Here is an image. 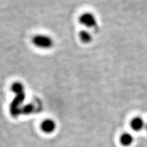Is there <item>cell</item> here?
Masks as SVG:
<instances>
[{
	"mask_svg": "<svg viewBox=\"0 0 147 147\" xmlns=\"http://www.w3.org/2000/svg\"><path fill=\"white\" fill-rule=\"evenodd\" d=\"M32 44L35 47L42 50H49L54 46V40L52 37L47 34H36L32 38Z\"/></svg>",
	"mask_w": 147,
	"mask_h": 147,
	"instance_id": "obj_1",
	"label": "cell"
},
{
	"mask_svg": "<svg viewBox=\"0 0 147 147\" xmlns=\"http://www.w3.org/2000/svg\"><path fill=\"white\" fill-rule=\"evenodd\" d=\"M79 23L87 29H95L97 27L95 16L91 12H84L79 16Z\"/></svg>",
	"mask_w": 147,
	"mask_h": 147,
	"instance_id": "obj_2",
	"label": "cell"
},
{
	"mask_svg": "<svg viewBox=\"0 0 147 147\" xmlns=\"http://www.w3.org/2000/svg\"><path fill=\"white\" fill-rule=\"evenodd\" d=\"M40 128L44 133L51 134L56 130L57 123L52 119H46L40 124Z\"/></svg>",
	"mask_w": 147,
	"mask_h": 147,
	"instance_id": "obj_3",
	"label": "cell"
},
{
	"mask_svg": "<svg viewBox=\"0 0 147 147\" xmlns=\"http://www.w3.org/2000/svg\"><path fill=\"white\" fill-rule=\"evenodd\" d=\"M146 123L144 119L140 117H136L131 119L130 127L136 131H140L146 127Z\"/></svg>",
	"mask_w": 147,
	"mask_h": 147,
	"instance_id": "obj_4",
	"label": "cell"
},
{
	"mask_svg": "<svg viewBox=\"0 0 147 147\" xmlns=\"http://www.w3.org/2000/svg\"><path fill=\"white\" fill-rule=\"evenodd\" d=\"M134 142V137L130 133L125 132L123 133L120 137L121 144L124 146H130Z\"/></svg>",
	"mask_w": 147,
	"mask_h": 147,
	"instance_id": "obj_5",
	"label": "cell"
},
{
	"mask_svg": "<svg viewBox=\"0 0 147 147\" xmlns=\"http://www.w3.org/2000/svg\"><path fill=\"white\" fill-rule=\"evenodd\" d=\"M79 39L84 44H89L93 40L92 34L87 30H82L79 32Z\"/></svg>",
	"mask_w": 147,
	"mask_h": 147,
	"instance_id": "obj_6",
	"label": "cell"
},
{
	"mask_svg": "<svg viewBox=\"0 0 147 147\" xmlns=\"http://www.w3.org/2000/svg\"><path fill=\"white\" fill-rule=\"evenodd\" d=\"M12 91L16 93L17 95H22L25 91V88H24L23 84L21 82H15L12 84Z\"/></svg>",
	"mask_w": 147,
	"mask_h": 147,
	"instance_id": "obj_7",
	"label": "cell"
},
{
	"mask_svg": "<svg viewBox=\"0 0 147 147\" xmlns=\"http://www.w3.org/2000/svg\"><path fill=\"white\" fill-rule=\"evenodd\" d=\"M145 128H146V130H147V123H146V127H145Z\"/></svg>",
	"mask_w": 147,
	"mask_h": 147,
	"instance_id": "obj_8",
	"label": "cell"
}]
</instances>
